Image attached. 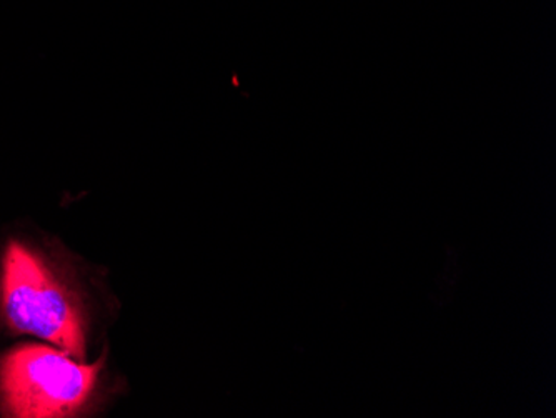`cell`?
Instances as JSON below:
<instances>
[{
  "mask_svg": "<svg viewBox=\"0 0 556 418\" xmlns=\"http://www.w3.org/2000/svg\"><path fill=\"white\" fill-rule=\"evenodd\" d=\"M104 358L80 364L61 349L18 345L0 358V411L14 418L74 417L96 389Z\"/></svg>",
  "mask_w": 556,
  "mask_h": 418,
  "instance_id": "cell-2",
  "label": "cell"
},
{
  "mask_svg": "<svg viewBox=\"0 0 556 418\" xmlns=\"http://www.w3.org/2000/svg\"><path fill=\"white\" fill-rule=\"evenodd\" d=\"M0 302L14 332L39 337L72 357L86 358V320L79 302L24 243L11 242L5 249Z\"/></svg>",
  "mask_w": 556,
  "mask_h": 418,
  "instance_id": "cell-1",
  "label": "cell"
}]
</instances>
